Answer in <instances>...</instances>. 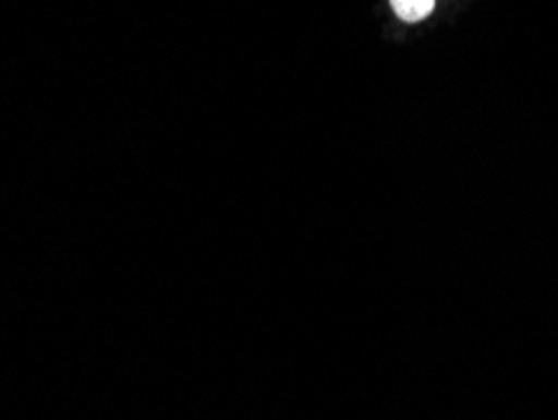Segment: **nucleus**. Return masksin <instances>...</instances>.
<instances>
[{
	"mask_svg": "<svg viewBox=\"0 0 558 420\" xmlns=\"http://www.w3.org/2000/svg\"><path fill=\"white\" fill-rule=\"evenodd\" d=\"M390 3L392 11L398 13V19H403L408 23L428 19L433 11V0H390Z\"/></svg>",
	"mask_w": 558,
	"mask_h": 420,
	"instance_id": "1",
	"label": "nucleus"
}]
</instances>
